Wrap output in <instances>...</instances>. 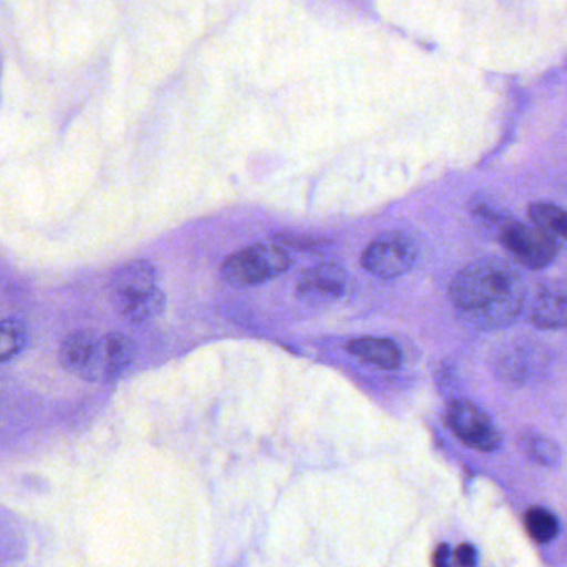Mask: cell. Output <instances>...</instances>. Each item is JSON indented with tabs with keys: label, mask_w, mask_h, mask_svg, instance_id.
Returning <instances> with one entry per match:
<instances>
[{
	"label": "cell",
	"mask_w": 567,
	"mask_h": 567,
	"mask_svg": "<svg viewBox=\"0 0 567 567\" xmlns=\"http://www.w3.org/2000/svg\"><path fill=\"white\" fill-rule=\"evenodd\" d=\"M290 259L279 245H252L228 256L221 276L236 287L258 286L271 281L289 269Z\"/></svg>",
	"instance_id": "cell-3"
},
{
	"label": "cell",
	"mask_w": 567,
	"mask_h": 567,
	"mask_svg": "<svg viewBox=\"0 0 567 567\" xmlns=\"http://www.w3.org/2000/svg\"><path fill=\"white\" fill-rule=\"evenodd\" d=\"M542 353L529 346H515L499 357V373L513 382H528L542 370Z\"/></svg>",
	"instance_id": "cell-11"
},
{
	"label": "cell",
	"mask_w": 567,
	"mask_h": 567,
	"mask_svg": "<svg viewBox=\"0 0 567 567\" xmlns=\"http://www.w3.org/2000/svg\"><path fill=\"white\" fill-rule=\"evenodd\" d=\"M446 425L463 445L482 453L502 446V433L485 410L466 399L452 400L446 406Z\"/></svg>",
	"instance_id": "cell-6"
},
{
	"label": "cell",
	"mask_w": 567,
	"mask_h": 567,
	"mask_svg": "<svg viewBox=\"0 0 567 567\" xmlns=\"http://www.w3.org/2000/svg\"><path fill=\"white\" fill-rule=\"evenodd\" d=\"M529 319L539 329L567 330V287L561 284L542 287L533 299Z\"/></svg>",
	"instance_id": "cell-9"
},
{
	"label": "cell",
	"mask_w": 567,
	"mask_h": 567,
	"mask_svg": "<svg viewBox=\"0 0 567 567\" xmlns=\"http://www.w3.org/2000/svg\"><path fill=\"white\" fill-rule=\"evenodd\" d=\"M470 208H472V215L475 216L476 221L482 223L485 228L498 229L499 231L502 226L512 219L506 215L505 209H499L489 199L476 198Z\"/></svg>",
	"instance_id": "cell-17"
},
{
	"label": "cell",
	"mask_w": 567,
	"mask_h": 567,
	"mask_svg": "<svg viewBox=\"0 0 567 567\" xmlns=\"http://www.w3.org/2000/svg\"><path fill=\"white\" fill-rule=\"evenodd\" d=\"M478 565V553L470 543H462L453 549V566L456 567H476Z\"/></svg>",
	"instance_id": "cell-18"
},
{
	"label": "cell",
	"mask_w": 567,
	"mask_h": 567,
	"mask_svg": "<svg viewBox=\"0 0 567 567\" xmlns=\"http://www.w3.org/2000/svg\"><path fill=\"white\" fill-rule=\"evenodd\" d=\"M456 312L478 330L512 326L526 302L522 276L499 259H483L463 268L450 284Z\"/></svg>",
	"instance_id": "cell-1"
},
{
	"label": "cell",
	"mask_w": 567,
	"mask_h": 567,
	"mask_svg": "<svg viewBox=\"0 0 567 567\" xmlns=\"http://www.w3.org/2000/svg\"><path fill=\"white\" fill-rule=\"evenodd\" d=\"M29 329L17 319L0 320V363L13 359L25 349Z\"/></svg>",
	"instance_id": "cell-16"
},
{
	"label": "cell",
	"mask_w": 567,
	"mask_h": 567,
	"mask_svg": "<svg viewBox=\"0 0 567 567\" xmlns=\"http://www.w3.org/2000/svg\"><path fill=\"white\" fill-rule=\"evenodd\" d=\"M276 241L279 246H290L293 249H300V251H316V249L323 248V241L313 238H297V236H278Z\"/></svg>",
	"instance_id": "cell-19"
},
{
	"label": "cell",
	"mask_w": 567,
	"mask_h": 567,
	"mask_svg": "<svg viewBox=\"0 0 567 567\" xmlns=\"http://www.w3.org/2000/svg\"><path fill=\"white\" fill-rule=\"evenodd\" d=\"M498 239L518 265L532 271L548 268L558 258L561 248L556 236L549 235L545 229L513 219L502 226Z\"/></svg>",
	"instance_id": "cell-4"
},
{
	"label": "cell",
	"mask_w": 567,
	"mask_h": 567,
	"mask_svg": "<svg viewBox=\"0 0 567 567\" xmlns=\"http://www.w3.org/2000/svg\"><path fill=\"white\" fill-rule=\"evenodd\" d=\"M433 567H453V551L446 543L440 545L433 553Z\"/></svg>",
	"instance_id": "cell-20"
},
{
	"label": "cell",
	"mask_w": 567,
	"mask_h": 567,
	"mask_svg": "<svg viewBox=\"0 0 567 567\" xmlns=\"http://www.w3.org/2000/svg\"><path fill=\"white\" fill-rule=\"evenodd\" d=\"M419 256V245L412 236L402 231H390L367 246L362 255V266L375 278L396 279L412 271Z\"/></svg>",
	"instance_id": "cell-5"
},
{
	"label": "cell",
	"mask_w": 567,
	"mask_h": 567,
	"mask_svg": "<svg viewBox=\"0 0 567 567\" xmlns=\"http://www.w3.org/2000/svg\"><path fill=\"white\" fill-rule=\"evenodd\" d=\"M135 342L122 332L75 330L60 346L63 369L86 382L113 383L135 359Z\"/></svg>",
	"instance_id": "cell-2"
},
{
	"label": "cell",
	"mask_w": 567,
	"mask_h": 567,
	"mask_svg": "<svg viewBox=\"0 0 567 567\" xmlns=\"http://www.w3.org/2000/svg\"><path fill=\"white\" fill-rule=\"evenodd\" d=\"M166 306L165 293L159 289L140 297V299L132 300V302L123 303L118 307V312L132 323H145L155 319L156 316L163 312Z\"/></svg>",
	"instance_id": "cell-14"
},
{
	"label": "cell",
	"mask_w": 567,
	"mask_h": 567,
	"mask_svg": "<svg viewBox=\"0 0 567 567\" xmlns=\"http://www.w3.org/2000/svg\"><path fill=\"white\" fill-rule=\"evenodd\" d=\"M155 289H158V272L152 262L143 261V259L120 266L113 272L112 281H110V290H112L116 309L123 303L132 302V300L153 292Z\"/></svg>",
	"instance_id": "cell-8"
},
{
	"label": "cell",
	"mask_w": 567,
	"mask_h": 567,
	"mask_svg": "<svg viewBox=\"0 0 567 567\" xmlns=\"http://www.w3.org/2000/svg\"><path fill=\"white\" fill-rule=\"evenodd\" d=\"M519 449L526 458L545 468H558L563 463V450L555 440L535 430H526L519 435Z\"/></svg>",
	"instance_id": "cell-12"
},
{
	"label": "cell",
	"mask_w": 567,
	"mask_h": 567,
	"mask_svg": "<svg viewBox=\"0 0 567 567\" xmlns=\"http://www.w3.org/2000/svg\"><path fill=\"white\" fill-rule=\"evenodd\" d=\"M347 275L336 262H322L306 269L297 281L296 292L303 302L326 306L346 292Z\"/></svg>",
	"instance_id": "cell-7"
},
{
	"label": "cell",
	"mask_w": 567,
	"mask_h": 567,
	"mask_svg": "<svg viewBox=\"0 0 567 567\" xmlns=\"http://www.w3.org/2000/svg\"><path fill=\"white\" fill-rule=\"evenodd\" d=\"M525 528L533 542L548 545L558 538L561 525H559L558 516L555 513L543 508V506H533L526 512Z\"/></svg>",
	"instance_id": "cell-13"
},
{
	"label": "cell",
	"mask_w": 567,
	"mask_h": 567,
	"mask_svg": "<svg viewBox=\"0 0 567 567\" xmlns=\"http://www.w3.org/2000/svg\"><path fill=\"white\" fill-rule=\"evenodd\" d=\"M352 355L360 357L380 369L392 370L402 363V353L393 340L385 337H359L347 343Z\"/></svg>",
	"instance_id": "cell-10"
},
{
	"label": "cell",
	"mask_w": 567,
	"mask_h": 567,
	"mask_svg": "<svg viewBox=\"0 0 567 567\" xmlns=\"http://www.w3.org/2000/svg\"><path fill=\"white\" fill-rule=\"evenodd\" d=\"M533 225L556 238L567 239V212L553 203H533L528 208Z\"/></svg>",
	"instance_id": "cell-15"
}]
</instances>
